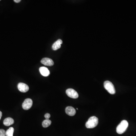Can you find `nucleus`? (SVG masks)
I'll use <instances>...</instances> for the list:
<instances>
[{"mask_svg":"<svg viewBox=\"0 0 136 136\" xmlns=\"http://www.w3.org/2000/svg\"><path fill=\"white\" fill-rule=\"evenodd\" d=\"M98 123V119L95 116H92L89 118L85 124V126L87 128H92L97 126Z\"/></svg>","mask_w":136,"mask_h":136,"instance_id":"f257e3e1","label":"nucleus"},{"mask_svg":"<svg viewBox=\"0 0 136 136\" xmlns=\"http://www.w3.org/2000/svg\"><path fill=\"white\" fill-rule=\"evenodd\" d=\"M128 124L126 120H123L118 125L116 128V132L119 134L124 133L128 127Z\"/></svg>","mask_w":136,"mask_h":136,"instance_id":"f03ea898","label":"nucleus"},{"mask_svg":"<svg viewBox=\"0 0 136 136\" xmlns=\"http://www.w3.org/2000/svg\"><path fill=\"white\" fill-rule=\"evenodd\" d=\"M104 85L105 88L110 94H114L115 93V87L111 82L108 81H105L104 82Z\"/></svg>","mask_w":136,"mask_h":136,"instance_id":"7ed1b4c3","label":"nucleus"},{"mask_svg":"<svg viewBox=\"0 0 136 136\" xmlns=\"http://www.w3.org/2000/svg\"><path fill=\"white\" fill-rule=\"evenodd\" d=\"M66 93L68 96L73 99L78 98L79 95L78 93L75 90L72 88H69L66 91Z\"/></svg>","mask_w":136,"mask_h":136,"instance_id":"20e7f679","label":"nucleus"},{"mask_svg":"<svg viewBox=\"0 0 136 136\" xmlns=\"http://www.w3.org/2000/svg\"><path fill=\"white\" fill-rule=\"evenodd\" d=\"M32 105V100L31 99L27 98L25 99L22 104V107L24 110H28L31 108Z\"/></svg>","mask_w":136,"mask_h":136,"instance_id":"39448f33","label":"nucleus"},{"mask_svg":"<svg viewBox=\"0 0 136 136\" xmlns=\"http://www.w3.org/2000/svg\"><path fill=\"white\" fill-rule=\"evenodd\" d=\"M18 88L20 92L23 93H26L29 91V86L25 83L20 82L18 85Z\"/></svg>","mask_w":136,"mask_h":136,"instance_id":"423d86ee","label":"nucleus"},{"mask_svg":"<svg viewBox=\"0 0 136 136\" xmlns=\"http://www.w3.org/2000/svg\"><path fill=\"white\" fill-rule=\"evenodd\" d=\"M42 64L47 66H52L54 65L53 61L51 59L49 58H44L41 61Z\"/></svg>","mask_w":136,"mask_h":136,"instance_id":"0eeeda50","label":"nucleus"},{"mask_svg":"<svg viewBox=\"0 0 136 136\" xmlns=\"http://www.w3.org/2000/svg\"><path fill=\"white\" fill-rule=\"evenodd\" d=\"M65 112L68 115L70 116H73L75 115L76 111L73 107L69 106L65 108Z\"/></svg>","mask_w":136,"mask_h":136,"instance_id":"6e6552de","label":"nucleus"},{"mask_svg":"<svg viewBox=\"0 0 136 136\" xmlns=\"http://www.w3.org/2000/svg\"><path fill=\"white\" fill-rule=\"evenodd\" d=\"M39 72L42 75L45 77L49 76L50 74L49 70L47 68L44 67H42L39 68Z\"/></svg>","mask_w":136,"mask_h":136,"instance_id":"1a4fd4ad","label":"nucleus"},{"mask_svg":"<svg viewBox=\"0 0 136 136\" xmlns=\"http://www.w3.org/2000/svg\"><path fill=\"white\" fill-rule=\"evenodd\" d=\"M62 41L61 39H59L55 42L53 45V50H56L60 49L61 47V45L62 44Z\"/></svg>","mask_w":136,"mask_h":136,"instance_id":"9d476101","label":"nucleus"},{"mask_svg":"<svg viewBox=\"0 0 136 136\" xmlns=\"http://www.w3.org/2000/svg\"><path fill=\"white\" fill-rule=\"evenodd\" d=\"M14 119L12 118H10V117L6 118L4 121V125L7 126H9L10 125H12L13 124H14Z\"/></svg>","mask_w":136,"mask_h":136,"instance_id":"9b49d317","label":"nucleus"},{"mask_svg":"<svg viewBox=\"0 0 136 136\" xmlns=\"http://www.w3.org/2000/svg\"><path fill=\"white\" fill-rule=\"evenodd\" d=\"M51 123L52 121L49 119H45L42 122V126L44 128L47 127L51 125Z\"/></svg>","mask_w":136,"mask_h":136,"instance_id":"f8f14e48","label":"nucleus"},{"mask_svg":"<svg viewBox=\"0 0 136 136\" xmlns=\"http://www.w3.org/2000/svg\"><path fill=\"white\" fill-rule=\"evenodd\" d=\"M14 129L12 127L10 128L9 129L6 131V136H13L14 133Z\"/></svg>","mask_w":136,"mask_h":136,"instance_id":"ddd939ff","label":"nucleus"},{"mask_svg":"<svg viewBox=\"0 0 136 136\" xmlns=\"http://www.w3.org/2000/svg\"><path fill=\"white\" fill-rule=\"evenodd\" d=\"M0 136H6L5 130L3 129H0Z\"/></svg>","mask_w":136,"mask_h":136,"instance_id":"4468645a","label":"nucleus"},{"mask_svg":"<svg viewBox=\"0 0 136 136\" xmlns=\"http://www.w3.org/2000/svg\"><path fill=\"white\" fill-rule=\"evenodd\" d=\"M45 118H46V119H49L50 118V115L49 114V113H46V114H45Z\"/></svg>","mask_w":136,"mask_h":136,"instance_id":"2eb2a0df","label":"nucleus"},{"mask_svg":"<svg viewBox=\"0 0 136 136\" xmlns=\"http://www.w3.org/2000/svg\"><path fill=\"white\" fill-rule=\"evenodd\" d=\"M14 1L15 3H20V2H21V0H14Z\"/></svg>","mask_w":136,"mask_h":136,"instance_id":"dca6fc26","label":"nucleus"},{"mask_svg":"<svg viewBox=\"0 0 136 136\" xmlns=\"http://www.w3.org/2000/svg\"><path fill=\"white\" fill-rule=\"evenodd\" d=\"M2 116V112L0 111V120L1 119V117Z\"/></svg>","mask_w":136,"mask_h":136,"instance_id":"f3484780","label":"nucleus"}]
</instances>
